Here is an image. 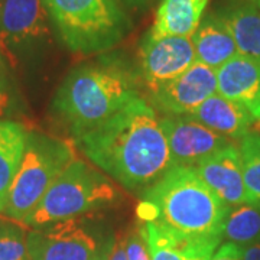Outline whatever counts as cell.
Returning <instances> with one entry per match:
<instances>
[{"mask_svg": "<svg viewBox=\"0 0 260 260\" xmlns=\"http://www.w3.org/2000/svg\"><path fill=\"white\" fill-rule=\"evenodd\" d=\"M75 140L95 167L135 192L145 194L172 168L159 117L140 95Z\"/></svg>", "mask_w": 260, "mask_h": 260, "instance_id": "cell-1", "label": "cell"}, {"mask_svg": "<svg viewBox=\"0 0 260 260\" xmlns=\"http://www.w3.org/2000/svg\"><path fill=\"white\" fill-rule=\"evenodd\" d=\"M143 197L142 220L158 221L189 239L223 240L224 220L230 208L195 168H171Z\"/></svg>", "mask_w": 260, "mask_h": 260, "instance_id": "cell-2", "label": "cell"}, {"mask_svg": "<svg viewBox=\"0 0 260 260\" xmlns=\"http://www.w3.org/2000/svg\"><path fill=\"white\" fill-rule=\"evenodd\" d=\"M135 75L124 67L90 64L77 67L56 90L54 109L75 139L99 127L138 97Z\"/></svg>", "mask_w": 260, "mask_h": 260, "instance_id": "cell-3", "label": "cell"}, {"mask_svg": "<svg viewBox=\"0 0 260 260\" xmlns=\"http://www.w3.org/2000/svg\"><path fill=\"white\" fill-rule=\"evenodd\" d=\"M120 191L107 175L85 160L74 158L56 178L23 225L38 229L78 218L117 203Z\"/></svg>", "mask_w": 260, "mask_h": 260, "instance_id": "cell-4", "label": "cell"}, {"mask_svg": "<svg viewBox=\"0 0 260 260\" xmlns=\"http://www.w3.org/2000/svg\"><path fill=\"white\" fill-rule=\"evenodd\" d=\"M64 44L74 52L95 54L119 44L130 28L119 0H44Z\"/></svg>", "mask_w": 260, "mask_h": 260, "instance_id": "cell-5", "label": "cell"}, {"mask_svg": "<svg viewBox=\"0 0 260 260\" xmlns=\"http://www.w3.org/2000/svg\"><path fill=\"white\" fill-rule=\"evenodd\" d=\"M74 158V150L68 142L38 132L28 133L22 164L12 182L2 217L23 225Z\"/></svg>", "mask_w": 260, "mask_h": 260, "instance_id": "cell-6", "label": "cell"}, {"mask_svg": "<svg viewBox=\"0 0 260 260\" xmlns=\"http://www.w3.org/2000/svg\"><path fill=\"white\" fill-rule=\"evenodd\" d=\"M110 244L104 246L80 217L28 233L29 260H103Z\"/></svg>", "mask_w": 260, "mask_h": 260, "instance_id": "cell-7", "label": "cell"}, {"mask_svg": "<svg viewBox=\"0 0 260 260\" xmlns=\"http://www.w3.org/2000/svg\"><path fill=\"white\" fill-rule=\"evenodd\" d=\"M44 0H3L0 5V55L13 67L49 38Z\"/></svg>", "mask_w": 260, "mask_h": 260, "instance_id": "cell-8", "label": "cell"}, {"mask_svg": "<svg viewBox=\"0 0 260 260\" xmlns=\"http://www.w3.org/2000/svg\"><path fill=\"white\" fill-rule=\"evenodd\" d=\"M159 121L167 138L172 168L198 167L204 159L233 143L188 116H165Z\"/></svg>", "mask_w": 260, "mask_h": 260, "instance_id": "cell-9", "label": "cell"}, {"mask_svg": "<svg viewBox=\"0 0 260 260\" xmlns=\"http://www.w3.org/2000/svg\"><path fill=\"white\" fill-rule=\"evenodd\" d=\"M197 61L191 38L146 37L140 47L143 80L152 94L171 83Z\"/></svg>", "mask_w": 260, "mask_h": 260, "instance_id": "cell-10", "label": "cell"}, {"mask_svg": "<svg viewBox=\"0 0 260 260\" xmlns=\"http://www.w3.org/2000/svg\"><path fill=\"white\" fill-rule=\"evenodd\" d=\"M217 93V71L195 61L185 73L152 94L153 103L167 116H189Z\"/></svg>", "mask_w": 260, "mask_h": 260, "instance_id": "cell-11", "label": "cell"}, {"mask_svg": "<svg viewBox=\"0 0 260 260\" xmlns=\"http://www.w3.org/2000/svg\"><path fill=\"white\" fill-rule=\"evenodd\" d=\"M195 171L229 208L249 204L237 143L233 142L204 159L198 167H195Z\"/></svg>", "mask_w": 260, "mask_h": 260, "instance_id": "cell-12", "label": "cell"}, {"mask_svg": "<svg viewBox=\"0 0 260 260\" xmlns=\"http://www.w3.org/2000/svg\"><path fill=\"white\" fill-rule=\"evenodd\" d=\"M217 93L260 120V61L237 54L217 70Z\"/></svg>", "mask_w": 260, "mask_h": 260, "instance_id": "cell-13", "label": "cell"}, {"mask_svg": "<svg viewBox=\"0 0 260 260\" xmlns=\"http://www.w3.org/2000/svg\"><path fill=\"white\" fill-rule=\"evenodd\" d=\"M138 227L148 244L152 260H208L220 246V240L179 236L158 221L143 220Z\"/></svg>", "mask_w": 260, "mask_h": 260, "instance_id": "cell-14", "label": "cell"}, {"mask_svg": "<svg viewBox=\"0 0 260 260\" xmlns=\"http://www.w3.org/2000/svg\"><path fill=\"white\" fill-rule=\"evenodd\" d=\"M188 117L203 123L208 129L227 139H242L250 132L254 119L243 106L215 93L208 97Z\"/></svg>", "mask_w": 260, "mask_h": 260, "instance_id": "cell-15", "label": "cell"}, {"mask_svg": "<svg viewBox=\"0 0 260 260\" xmlns=\"http://www.w3.org/2000/svg\"><path fill=\"white\" fill-rule=\"evenodd\" d=\"M191 41L197 61L215 71L239 54L232 30L223 16L210 15L203 19Z\"/></svg>", "mask_w": 260, "mask_h": 260, "instance_id": "cell-16", "label": "cell"}, {"mask_svg": "<svg viewBox=\"0 0 260 260\" xmlns=\"http://www.w3.org/2000/svg\"><path fill=\"white\" fill-rule=\"evenodd\" d=\"M210 0H162L155 13L149 37L191 38L203 20Z\"/></svg>", "mask_w": 260, "mask_h": 260, "instance_id": "cell-17", "label": "cell"}, {"mask_svg": "<svg viewBox=\"0 0 260 260\" xmlns=\"http://www.w3.org/2000/svg\"><path fill=\"white\" fill-rule=\"evenodd\" d=\"M28 132L16 121L0 120V215L26 148Z\"/></svg>", "mask_w": 260, "mask_h": 260, "instance_id": "cell-18", "label": "cell"}, {"mask_svg": "<svg viewBox=\"0 0 260 260\" xmlns=\"http://www.w3.org/2000/svg\"><path fill=\"white\" fill-rule=\"evenodd\" d=\"M232 30L239 54L260 61V8L254 3H243L223 16Z\"/></svg>", "mask_w": 260, "mask_h": 260, "instance_id": "cell-19", "label": "cell"}, {"mask_svg": "<svg viewBox=\"0 0 260 260\" xmlns=\"http://www.w3.org/2000/svg\"><path fill=\"white\" fill-rule=\"evenodd\" d=\"M223 239L239 247L260 242V208L253 204L230 207L223 225Z\"/></svg>", "mask_w": 260, "mask_h": 260, "instance_id": "cell-20", "label": "cell"}, {"mask_svg": "<svg viewBox=\"0 0 260 260\" xmlns=\"http://www.w3.org/2000/svg\"><path fill=\"white\" fill-rule=\"evenodd\" d=\"M243 179L249 204L260 208V133L249 132L239 142Z\"/></svg>", "mask_w": 260, "mask_h": 260, "instance_id": "cell-21", "label": "cell"}, {"mask_svg": "<svg viewBox=\"0 0 260 260\" xmlns=\"http://www.w3.org/2000/svg\"><path fill=\"white\" fill-rule=\"evenodd\" d=\"M0 260H29L25 225L0 218Z\"/></svg>", "mask_w": 260, "mask_h": 260, "instance_id": "cell-22", "label": "cell"}, {"mask_svg": "<svg viewBox=\"0 0 260 260\" xmlns=\"http://www.w3.org/2000/svg\"><path fill=\"white\" fill-rule=\"evenodd\" d=\"M126 254L127 260H152L148 244L145 242L139 227H136L126 236Z\"/></svg>", "mask_w": 260, "mask_h": 260, "instance_id": "cell-23", "label": "cell"}, {"mask_svg": "<svg viewBox=\"0 0 260 260\" xmlns=\"http://www.w3.org/2000/svg\"><path fill=\"white\" fill-rule=\"evenodd\" d=\"M12 107V91H10L5 62L0 55V120L9 113Z\"/></svg>", "mask_w": 260, "mask_h": 260, "instance_id": "cell-24", "label": "cell"}, {"mask_svg": "<svg viewBox=\"0 0 260 260\" xmlns=\"http://www.w3.org/2000/svg\"><path fill=\"white\" fill-rule=\"evenodd\" d=\"M208 260H242L240 247L233 243H224L223 246L214 251Z\"/></svg>", "mask_w": 260, "mask_h": 260, "instance_id": "cell-25", "label": "cell"}, {"mask_svg": "<svg viewBox=\"0 0 260 260\" xmlns=\"http://www.w3.org/2000/svg\"><path fill=\"white\" fill-rule=\"evenodd\" d=\"M103 260H127V254H126V237L123 239H116L114 242L110 244L107 254Z\"/></svg>", "mask_w": 260, "mask_h": 260, "instance_id": "cell-26", "label": "cell"}, {"mask_svg": "<svg viewBox=\"0 0 260 260\" xmlns=\"http://www.w3.org/2000/svg\"><path fill=\"white\" fill-rule=\"evenodd\" d=\"M242 260H260V242L240 247Z\"/></svg>", "mask_w": 260, "mask_h": 260, "instance_id": "cell-27", "label": "cell"}, {"mask_svg": "<svg viewBox=\"0 0 260 260\" xmlns=\"http://www.w3.org/2000/svg\"><path fill=\"white\" fill-rule=\"evenodd\" d=\"M123 8H130V9H140V8H146L152 2L155 0H119Z\"/></svg>", "mask_w": 260, "mask_h": 260, "instance_id": "cell-28", "label": "cell"}, {"mask_svg": "<svg viewBox=\"0 0 260 260\" xmlns=\"http://www.w3.org/2000/svg\"><path fill=\"white\" fill-rule=\"evenodd\" d=\"M257 5H259V8H260V0H257Z\"/></svg>", "mask_w": 260, "mask_h": 260, "instance_id": "cell-29", "label": "cell"}, {"mask_svg": "<svg viewBox=\"0 0 260 260\" xmlns=\"http://www.w3.org/2000/svg\"><path fill=\"white\" fill-rule=\"evenodd\" d=\"M254 2H256V3H257V0H254Z\"/></svg>", "mask_w": 260, "mask_h": 260, "instance_id": "cell-30", "label": "cell"}]
</instances>
